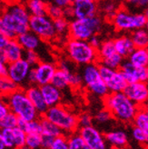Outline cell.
<instances>
[{"label": "cell", "instance_id": "12", "mask_svg": "<svg viewBox=\"0 0 148 149\" xmlns=\"http://www.w3.org/2000/svg\"><path fill=\"white\" fill-rule=\"evenodd\" d=\"M120 72L124 77L127 84L134 82H146L148 79V68L147 66H135L129 62V60H123L120 68Z\"/></svg>", "mask_w": 148, "mask_h": 149}, {"label": "cell", "instance_id": "20", "mask_svg": "<svg viewBox=\"0 0 148 149\" xmlns=\"http://www.w3.org/2000/svg\"><path fill=\"white\" fill-rule=\"evenodd\" d=\"M4 10L8 12L17 20L21 22V23L28 25V22L31 16L27 11L25 5L18 2H12L7 5L4 8Z\"/></svg>", "mask_w": 148, "mask_h": 149}, {"label": "cell", "instance_id": "31", "mask_svg": "<svg viewBox=\"0 0 148 149\" xmlns=\"http://www.w3.org/2000/svg\"><path fill=\"white\" fill-rule=\"evenodd\" d=\"M68 149H90L77 132L68 135Z\"/></svg>", "mask_w": 148, "mask_h": 149}, {"label": "cell", "instance_id": "11", "mask_svg": "<svg viewBox=\"0 0 148 149\" xmlns=\"http://www.w3.org/2000/svg\"><path fill=\"white\" fill-rule=\"evenodd\" d=\"M90 149H106V142L103 134L94 126L79 127L76 131Z\"/></svg>", "mask_w": 148, "mask_h": 149}, {"label": "cell", "instance_id": "3", "mask_svg": "<svg viewBox=\"0 0 148 149\" xmlns=\"http://www.w3.org/2000/svg\"><path fill=\"white\" fill-rule=\"evenodd\" d=\"M7 105L12 113L17 118L24 119L26 121H31L40 117L30 100L28 99L25 90L18 87L16 91L5 96Z\"/></svg>", "mask_w": 148, "mask_h": 149}, {"label": "cell", "instance_id": "57", "mask_svg": "<svg viewBox=\"0 0 148 149\" xmlns=\"http://www.w3.org/2000/svg\"><path fill=\"white\" fill-rule=\"evenodd\" d=\"M1 9H2L1 8V5H0V13H1Z\"/></svg>", "mask_w": 148, "mask_h": 149}, {"label": "cell", "instance_id": "40", "mask_svg": "<svg viewBox=\"0 0 148 149\" xmlns=\"http://www.w3.org/2000/svg\"><path fill=\"white\" fill-rule=\"evenodd\" d=\"M24 131L26 134H41L42 127L39 118L34 119L31 121H26Z\"/></svg>", "mask_w": 148, "mask_h": 149}, {"label": "cell", "instance_id": "54", "mask_svg": "<svg viewBox=\"0 0 148 149\" xmlns=\"http://www.w3.org/2000/svg\"><path fill=\"white\" fill-rule=\"evenodd\" d=\"M9 37H7L6 35L0 33V50H3L5 47L6 46V44L9 41Z\"/></svg>", "mask_w": 148, "mask_h": 149}, {"label": "cell", "instance_id": "37", "mask_svg": "<svg viewBox=\"0 0 148 149\" xmlns=\"http://www.w3.org/2000/svg\"><path fill=\"white\" fill-rule=\"evenodd\" d=\"M26 146L30 149H38L41 147L40 134H26Z\"/></svg>", "mask_w": 148, "mask_h": 149}, {"label": "cell", "instance_id": "22", "mask_svg": "<svg viewBox=\"0 0 148 149\" xmlns=\"http://www.w3.org/2000/svg\"><path fill=\"white\" fill-rule=\"evenodd\" d=\"M3 51L5 53L7 63H12L20 58H23L25 50L22 48V47L16 38H10Z\"/></svg>", "mask_w": 148, "mask_h": 149}, {"label": "cell", "instance_id": "28", "mask_svg": "<svg viewBox=\"0 0 148 149\" xmlns=\"http://www.w3.org/2000/svg\"><path fill=\"white\" fill-rule=\"evenodd\" d=\"M19 86L12 81L6 74L0 77V96H6L16 91Z\"/></svg>", "mask_w": 148, "mask_h": 149}, {"label": "cell", "instance_id": "16", "mask_svg": "<svg viewBox=\"0 0 148 149\" xmlns=\"http://www.w3.org/2000/svg\"><path fill=\"white\" fill-rule=\"evenodd\" d=\"M25 92L27 95L28 99L30 100L32 105L35 108V110L38 111L39 116H43L47 112L48 107L42 95L40 87L36 85H32L29 87H27L25 90Z\"/></svg>", "mask_w": 148, "mask_h": 149}, {"label": "cell", "instance_id": "2", "mask_svg": "<svg viewBox=\"0 0 148 149\" xmlns=\"http://www.w3.org/2000/svg\"><path fill=\"white\" fill-rule=\"evenodd\" d=\"M65 52L69 60L78 65L97 63V50L84 40L69 38L65 44Z\"/></svg>", "mask_w": 148, "mask_h": 149}, {"label": "cell", "instance_id": "19", "mask_svg": "<svg viewBox=\"0 0 148 149\" xmlns=\"http://www.w3.org/2000/svg\"><path fill=\"white\" fill-rule=\"evenodd\" d=\"M104 136H105L106 142L114 149H124L128 144L127 134L121 130L108 132Z\"/></svg>", "mask_w": 148, "mask_h": 149}, {"label": "cell", "instance_id": "29", "mask_svg": "<svg viewBox=\"0 0 148 149\" xmlns=\"http://www.w3.org/2000/svg\"><path fill=\"white\" fill-rule=\"evenodd\" d=\"M130 37L135 47H147L148 34L145 28L136 29V30L132 31Z\"/></svg>", "mask_w": 148, "mask_h": 149}, {"label": "cell", "instance_id": "25", "mask_svg": "<svg viewBox=\"0 0 148 149\" xmlns=\"http://www.w3.org/2000/svg\"><path fill=\"white\" fill-rule=\"evenodd\" d=\"M26 7L30 16H45L47 15V3L45 0H27Z\"/></svg>", "mask_w": 148, "mask_h": 149}, {"label": "cell", "instance_id": "49", "mask_svg": "<svg viewBox=\"0 0 148 149\" xmlns=\"http://www.w3.org/2000/svg\"><path fill=\"white\" fill-rule=\"evenodd\" d=\"M7 64L8 63H7V61H6L4 51L0 50V74H6Z\"/></svg>", "mask_w": 148, "mask_h": 149}, {"label": "cell", "instance_id": "52", "mask_svg": "<svg viewBox=\"0 0 148 149\" xmlns=\"http://www.w3.org/2000/svg\"><path fill=\"white\" fill-rule=\"evenodd\" d=\"M124 1L131 6L138 7H145L148 3V0H124Z\"/></svg>", "mask_w": 148, "mask_h": 149}, {"label": "cell", "instance_id": "53", "mask_svg": "<svg viewBox=\"0 0 148 149\" xmlns=\"http://www.w3.org/2000/svg\"><path fill=\"white\" fill-rule=\"evenodd\" d=\"M53 4L58 6L61 8H65V7H68L72 5V0H52Z\"/></svg>", "mask_w": 148, "mask_h": 149}, {"label": "cell", "instance_id": "59", "mask_svg": "<svg viewBox=\"0 0 148 149\" xmlns=\"http://www.w3.org/2000/svg\"><path fill=\"white\" fill-rule=\"evenodd\" d=\"M72 2H73V1H72Z\"/></svg>", "mask_w": 148, "mask_h": 149}, {"label": "cell", "instance_id": "15", "mask_svg": "<svg viewBox=\"0 0 148 149\" xmlns=\"http://www.w3.org/2000/svg\"><path fill=\"white\" fill-rule=\"evenodd\" d=\"M71 8L73 17H75L76 19H83L95 16L98 11V4L97 0L73 2Z\"/></svg>", "mask_w": 148, "mask_h": 149}, {"label": "cell", "instance_id": "10", "mask_svg": "<svg viewBox=\"0 0 148 149\" xmlns=\"http://www.w3.org/2000/svg\"><path fill=\"white\" fill-rule=\"evenodd\" d=\"M31 68L32 66L24 58H20L17 61L7 64L6 74L19 86L27 81Z\"/></svg>", "mask_w": 148, "mask_h": 149}, {"label": "cell", "instance_id": "18", "mask_svg": "<svg viewBox=\"0 0 148 149\" xmlns=\"http://www.w3.org/2000/svg\"><path fill=\"white\" fill-rule=\"evenodd\" d=\"M114 41V46L116 53L121 56L124 59L127 58L129 55L135 48L134 43H133L130 36L123 35L116 37Z\"/></svg>", "mask_w": 148, "mask_h": 149}, {"label": "cell", "instance_id": "41", "mask_svg": "<svg viewBox=\"0 0 148 149\" xmlns=\"http://www.w3.org/2000/svg\"><path fill=\"white\" fill-rule=\"evenodd\" d=\"M133 137L135 141H137L140 144H145L148 141V132L144 131L141 128H138L136 126H134L132 130Z\"/></svg>", "mask_w": 148, "mask_h": 149}, {"label": "cell", "instance_id": "1", "mask_svg": "<svg viewBox=\"0 0 148 149\" xmlns=\"http://www.w3.org/2000/svg\"><path fill=\"white\" fill-rule=\"evenodd\" d=\"M103 102L113 118L123 123H131L139 107L124 92L108 93L103 97Z\"/></svg>", "mask_w": 148, "mask_h": 149}, {"label": "cell", "instance_id": "55", "mask_svg": "<svg viewBox=\"0 0 148 149\" xmlns=\"http://www.w3.org/2000/svg\"><path fill=\"white\" fill-rule=\"evenodd\" d=\"M0 149H6V146L4 145L3 139H2V136H1V131H0Z\"/></svg>", "mask_w": 148, "mask_h": 149}, {"label": "cell", "instance_id": "58", "mask_svg": "<svg viewBox=\"0 0 148 149\" xmlns=\"http://www.w3.org/2000/svg\"><path fill=\"white\" fill-rule=\"evenodd\" d=\"M1 76H2V74H0V77H1Z\"/></svg>", "mask_w": 148, "mask_h": 149}, {"label": "cell", "instance_id": "43", "mask_svg": "<svg viewBox=\"0 0 148 149\" xmlns=\"http://www.w3.org/2000/svg\"><path fill=\"white\" fill-rule=\"evenodd\" d=\"M111 119H113V116L110 112L106 108H103L98 111L97 115L94 116V120L99 124H105L109 122Z\"/></svg>", "mask_w": 148, "mask_h": 149}, {"label": "cell", "instance_id": "17", "mask_svg": "<svg viewBox=\"0 0 148 149\" xmlns=\"http://www.w3.org/2000/svg\"><path fill=\"white\" fill-rule=\"evenodd\" d=\"M42 95L48 107L59 105L62 100V92L51 83L39 86Z\"/></svg>", "mask_w": 148, "mask_h": 149}, {"label": "cell", "instance_id": "9", "mask_svg": "<svg viewBox=\"0 0 148 149\" xmlns=\"http://www.w3.org/2000/svg\"><path fill=\"white\" fill-rule=\"evenodd\" d=\"M98 69L109 93L124 91L127 85V82L125 81L119 69H112L100 64H98Z\"/></svg>", "mask_w": 148, "mask_h": 149}, {"label": "cell", "instance_id": "38", "mask_svg": "<svg viewBox=\"0 0 148 149\" xmlns=\"http://www.w3.org/2000/svg\"><path fill=\"white\" fill-rule=\"evenodd\" d=\"M47 16H48L52 20L63 17H64V9L53 3L47 4Z\"/></svg>", "mask_w": 148, "mask_h": 149}, {"label": "cell", "instance_id": "47", "mask_svg": "<svg viewBox=\"0 0 148 149\" xmlns=\"http://www.w3.org/2000/svg\"><path fill=\"white\" fill-rule=\"evenodd\" d=\"M10 112L9 107L7 105L6 100L4 96H0V119L3 118L6 115Z\"/></svg>", "mask_w": 148, "mask_h": 149}, {"label": "cell", "instance_id": "32", "mask_svg": "<svg viewBox=\"0 0 148 149\" xmlns=\"http://www.w3.org/2000/svg\"><path fill=\"white\" fill-rule=\"evenodd\" d=\"M123 60H124V58L117 53H115L112 56H110L109 57L102 59V60L98 61L97 63L112 69H119Z\"/></svg>", "mask_w": 148, "mask_h": 149}, {"label": "cell", "instance_id": "56", "mask_svg": "<svg viewBox=\"0 0 148 149\" xmlns=\"http://www.w3.org/2000/svg\"><path fill=\"white\" fill-rule=\"evenodd\" d=\"M16 149H30V148H28L27 146H21V147H17V148H16Z\"/></svg>", "mask_w": 148, "mask_h": 149}, {"label": "cell", "instance_id": "30", "mask_svg": "<svg viewBox=\"0 0 148 149\" xmlns=\"http://www.w3.org/2000/svg\"><path fill=\"white\" fill-rule=\"evenodd\" d=\"M97 50V57H98L97 62L116 53L114 46V41L110 39L102 41L100 47Z\"/></svg>", "mask_w": 148, "mask_h": 149}, {"label": "cell", "instance_id": "23", "mask_svg": "<svg viewBox=\"0 0 148 149\" xmlns=\"http://www.w3.org/2000/svg\"><path fill=\"white\" fill-rule=\"evenodd\" d=\"M73 71V69H67V68H57L54 77L51 80V84L56 88L60 89V90H64L68 86V77L69 74Z\"/></svg>", "mask_w": 148, "mask_h": 149}, {"label": "cell", "instance_id": "13", "mask_svg": "<svg viewBox=\"0 0 148 149\" xmlns=\"http://www.w3.org/2000/svg\"><path fill=\"white\" fill-rule=\"evenodd\" d=\"M123 92L137 107L145 106L148 99V87L146 82H134L127 84Z\"/></svg>", "mask_w": 148, "mask_h": 149}, {"label": "cell", "instance_id": "4", "mask_svg": "<svg viewBox=\"0 0 148 149\" xmlns=\"http://www.w3.org/2000/svg\"><path fill=\"white\" fill-rule=\"evenodd\" d=\"M43 116L57 125L65 135L68 136L78 129L77 116L60 104L48 107Z\"/></svg>", "mask_w": 148, "mask_h": 149}, {"label": "cell", "instance_id": "42", "mask_svg": "<svg viewBox=\"0 0 148 149\" xmlns=\"http://www.w3.org/2000/svg\"><path fill=\"white\" fill-rule=\"evenodd\" d=\"M23 58L31 66H35L36 64H38L40 62L38 54L35 50H26V51H24Z\"/></svg>", "mask_w": 148, "mask_h": 149}, {"label": "cell", "instance_id": "27", "mask_svg": "<svg viewBox=\"0 0 148 149\" xmlns=\"http://www.w3.org/2000/svg\"><path fill=\"white\" fill-rule=\"evenodd\" d=\"M40 124H41V127H42V132L43 134H47L48 136H51L53 137H56L63 135L62 130L58 127L57 125H56L54 123H52L49 121L48 119H47L45 116H41L39 117Z\"/></svg>", "mask_w": 148, "mask_h": 149}, {"label": "cell", "instance_id": "21", "mask_svg": "<svg viewBox=\"0 0 148 149\" xmlns=\"http://www.w3.org/2000/svg\"><path fill=\"white\" fill-rule=\"evenodd\" d=\"M16 39L17 40L19 45L25 51L36 50L40 47L41 44V39L30 30H27L23 34L17 36Z\"/></svg>", "mask_w": 148, "mask_h": 149}, {"label": "cell", "instance_id": "35", "mask_svg": "<svg viewBox=\"0 0 148 149\" xmlns=\"http://www.w3.org/2000/svg\"><path fill=\"white\" fill-rule=\"evenodd\" d=\"M13 136H14V143H15V148L24 146L26 145V133L22 129L18 128L17 126L12 128Z\"/></svg>", "mask_w": 148, "mask_h": 149}, {"label": "cell", "instance_id": "46", "mask_svg": "<svg viewBox=\"0 0 148 149\" xmlns=\"http://www.w3.org/2000/svg\"><path fill=\"white\" fill-rule=\"evenodd\" d=\"M103 10L104 12L106 13V17H109L110 19L113 17V16L115 14V12L118 10V8L116 7L115 4L113 3V2H107L104 5V7H103Z\"/></svg>", "mask_w": 148, "mask_h": 149}, {"label": "cell", "instance_id": "45", "mask_svg": "<svg viewBox=\"0 0 148 149\" xmlns=\"http://www.w3.org/2000/svg\"><path fill=\"white\" fill-rule=\"evenodd\" d=\"M93 116L88 113H83L77 116L78 120V128L79 127H85V126L92 125H93Z\"/></svg>", "mask_w": 148, "mask_h": 149}, {"label": "cell", "instance_id": "51", "mask_svg": "<svg viewBox=\"0 0 148 149\" xmlns=\"http://www.w3.org/2000/svg\"><path fill=\"white\" fill-rule=\"evenodd\" d=\"M0 33H2L4 35H6L7 37H9V38H16V36H15L8 29L6 28V26H5L3 20L0 17Z\"/></svg>", "mask_w": 148, "mask_h": 149}, {"label": "cell", "instance_id": "8", "mask_svg": "<svg viewBox=\"0 0 148 149\" xmlns=\"http://www.w3.org/2000/svg\"><path fill=\"white\" fill-rule=\"evenodd\" d=\"M28 30L32 31L41 40L51 41L56 34L52 20L48 16H31L28 22Z\"/></svg>", "mask_w": 148, "mask_h": 149}, {"label": "cell", "instance_id": "26", "mask_svg": "<svg viewBox=\"0 0 148 149\" xmlns=\"http://www.w3.org/2000/svg\"><path fill=\"white\" fill-rule=\"evenodd\" d=\"M132 122L134 123V126L148 132V113L145 106L138 107Z\"/></svg>", "mask_w": 148, "mask_h": 149}, {"label": "cell", "instance_id": "39", "mask_svg": "<svg viewBox=\"0 0 148 149\" xmlns=\"http://www.w3.org/2000/svg\"><path fill=\"white\" fill-rule=\"evenodd\" d=\"M1 136L4 145L6 146V149H12L15 148V143H14V136H13V131L10 128H5L1 129Z\"/></svg>", "mask_w": 148, "mask_h": 149}, {"label": "cell", "instance_id": "36", "mask_svg": "<svg viewBox=\"0 0 148 149\" xmlns=\"http://www.w3.org/2000/svg\"><path fill=\"white\" fill-rule=\"evenodd\" d=\"M48 149H68V136L63 135L54 137L53 142Z\"/></svg>", "mask_w": 148, "mask_h": 149}, {"label": "cell", "instance_id": "6", "mask_svg": "<svg viewBox=\"0 0 148 149\" xmlns=\"http://www.w3.org/2000/svg\"><path fill=\"white\" fill-rule=\"evenodd\" d=\"M110 20L115 30L119 32H132L136 29L145 28L148 23L146 14H133L125 9H118Z\"/></svg>", "mask_w": 148, "mask_h": 149}, {"label": "cell", "instance_id": "7", "mask_svg": "<svg viewBox=\"0 0 148 149\" xmlns=\"http://www.w3.org/2000/svg\"><path fill=\"white\" fill-rule=\"evenodd\" d=\"M81 77H82L83 84L94 95L103 98L109 93L105 82L100 76L97 63L85 65Z\"/></svg>", "mask_w": 148, "mask_h": 149}, {"label": "cell", "instance_id": "44", "mask_svg": "<svg viewBox=\"0 0 148 149\" xmlns=\"http://www.w3.org/2000/svg\"><path fill=\"white\" fill-rule=\"evenodd\" d=\"M83 84V80L81 74H79L76 72L72 71L69 74V77H68V86L73 87V88H77L81 86V85Z\"/></svg>", "mask_w": 148, "mask_h": 149}, {"label": "cell", "instance_id": "48", "mask_svg": "<svg viewBox=\"0 0 148 149\" xmlns=\"http://www.w3.org/2000/svg\"><path fill=\"white\" fill-rule=\"evenodd\" d=\"M40 136H41V148L48 149L52 142H53L54 137L47 135V134H43V133L40 134Z\"/></svg>", "mask_w": 148, "mask_h": 149}, {"label": "cell", "instance_id": "5", "mask_svg": "<svg viewBox=\"0 0 148 149\" xmlns=\"http://www.w3.org/2000/svg\"><path fill=\"white\" fill-rule=\"evenodd\" d=\"M103 21L97 15L83 19H73L69 22L68 36L70 38L87 41L93 35L98 34Z\"/></svg>", "mask_w": 148, "mask_h": 149}, {"label": "cell", "instance_id": "14", "mask_svg": "<svg viewBox=\"0 0 148 149\" xmlns=\"http://www.w3.org/2000/svg\"><path fill=\"white\" fill-rule=\"evenodd\" d=\"M56 68V65L51 62H39L35 66H32V71L35 77V85L41 86L51 83V80L54 77Z\"/></svg>", "mask_w": 148, "mask_h": 149}, {"label": "cell", "instance_id": "50", "mask_svg": "<svg viewBox=\"0 0 148 149\" xmlns=\"http://www.w3.org/2000/svg\"><path fill=\"white\" fill-rule=\"evenodd\" d=\"M87 42L89 43V45H90L91 47H93L95 49H97L100 47V45L102 43V40L100 39L99 36L97 34H95V35H93L90 37V38L87 40Z\"/></svg>", "mask_w": 148, "mask_h": 149}, {"label": "cell", "instance_id": "24", "mask_svg": "<svg viewBox=\"0 0 148 149\" xmlns=\"http://www.w3.org/2000/svg\"><path fill=\"white\" fill-rule=\"evenodd\" d=\"M131 64L135 66H147L148 65V51L147 47H135L127 57Z\"/></svg>", "mask_w": 148, "mask_h": 149}, {"label": "cell", "instance_id": "33", "mask_svg": "<svg viewBox=\"0 0 148 149\" xmlns=\"http://www.w3.org/2000/svg\"><path fill=\"white\" fill-rule=\"evenodd\" d=\"M53 24L55 27V31L56 36H63L65 34H68V26H69V21L65 17H60L53 20Z\"/></svg>", "mask_w": 148, "mask_h": 149}, {"label": "cell", "instance_id": "34", "mask_svg": "<svg viewBox=\"0 0 148 149\" xmlns=\"http://www.w3.org/2000/svg\"><path fill=\"white\" fill-rule=\"evenodd\" d=\"M18 118L14 113L10 111L8 114L6 115L3 118L0 119V130L5 128H14L17 126Z\"/></svg>", "mask_w": 148, "mask_h": 149}]
</instances>
